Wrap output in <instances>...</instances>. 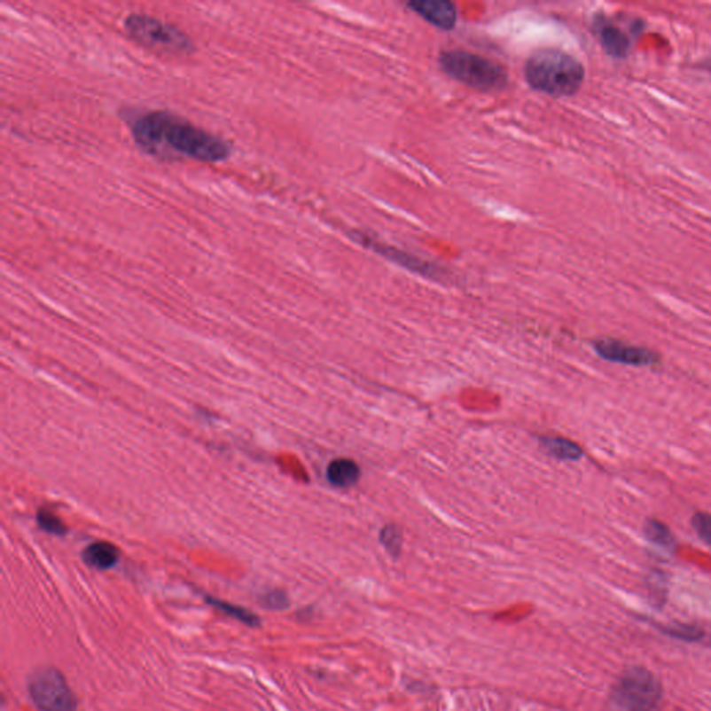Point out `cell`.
Masks as SVG:
<instances>
[{"label":"cell","instance_id":"obj_1","mask_svg":"<svg viewBox=\"0 0 711 711\" xmlns=\"http://www.w3.org/2000/svg\"><path fill=\"white\" fill-rule=\"evenodd\" d=\"M132 137L146 153L159 158L178 156L217 163L231 154L224 139L167 112L142 114L132 122Z\"/></svg>","mask_w":711,"mask_h":711},{"label":"cell","instance_id":"obj_2","mask_svg":"<svg viewBox=\"0 0 711 711\" xmlns=\"http://www.w3.org/2000/svg\"><path fill=\"white\" fill-rule=\"evenodd\" d=\"M524 75L529 87L549 97H571L582 87L585 68L567 51L545 48L538 49L527 59Z\"/></svg>","mask_w":711,"mask_h":711},{"label":"cell","instance_id":"obj_3","mask_svg":"<svg viewBox=\"0 0 711 711\" xmlns=\"http://www.w3.org/2000/svg\"><path fill=\"white\" fill-rule=\"evenodd\" d=\"M439 66L449 77L482 92L502 90L506 88L509 81L504 66L484 56L460 49L442 51L439 56Z\"/></svg>","mask_w":711,"mask_h":711},{"label":"cell","instance_id":"obj_4","mask_svg":"<svg viewBox=\"0 0 711 711\" xmlns=\"http://www.w3.org/2000/svg\"><path fill=\"white\" fill-rule=\"evenodd\" d=\"M124 29L132 41L164 55L186 56L195 51L192 39L178 27L149 14H129L124 20Z\"/></svg>","mask_w":711,"mask_h":711},{"label":"cell","instance_id":"obj_5","mask_svg":"<svg viewBox=\"0 0 711 711\" xmlns=\"http://www.w3.org/2000/svg\"><path fill=\"white\" fill-rule=\"evenodd\" d=\"M661 686L649 671L634 668L625 673L613 689L612 711H656Z\"/></svg>","mask_w":711,"mask_h":711},{"label":"cell","instance_id":"obj_6","mask_svg":"<svg viewBox=\"0 0 711 711\" xmlns=\"http://www.w3.org/2000/svg\"><path fill=\"white\" fill-rule=\"evenodd\" d=\"M28 691L36 707L42 711H75L77 700L55 668H41L29 678Z\"/></svg>","mask_w":711,"mask_h":711},{"label":"cell","instance_id":"obj_7","mask_svg":"<svg viewBox=\"0 0 711 711\" xmlns=\"http://www.w3.org/2000/svg\"><path fill=\"white\" fill-rule=\"evenodd\" d=\"M595 350L600 357L613 363L629 365H654L660 357L646 348L634 347L615 340H602L595 343Z\"/></svg>","mask_w":711,"mask_h":711},{"label":"cell","instance_id":"obj_8","mask_svg":"<svg viewBox=\"0 0 711 711\" xmlns=\"http://www.w3.org/2000/svg\"><path fill=\"white\" fill-rule=\"evenodd\" d=\"M352 237L357 242L364 245L365 247L374 250L377 254H382L387 259L391 260L394 263L403 266L404 269L410 270L413 273L420 274V276L428 277V278H438L441 277L438 267L433 264L426 263L424 260L417 259L411 254H404L401 250L395 249V247L387 246V245L375 242L371 238L365 237L363 232H353Z\"/></svg>","mask_w":711,"mask_h":711},{"label":"cell","instance_id":"obj_9","mask_svg":"<svg viewBox=\"0 0 711 711\" xmlns=\"http://www.w3.org/2000/svg\"><path fill=\"white\" fill-rule=\"evenodd\" d=\"M407 6L431 26L443 31H450L457 23V10L455 4L446 0H414L407 4Z\"/></svg>","mask_w":711,"mask_h":711},{"label":"cell","instance_id":"obj_10","mask_svg":"<svg viewBox=\"0 0 711 711\" xmlns=\"http://www.w3.org/2000/svg\"><path fill=\"white\" fill-rule=\"evenodd\" d=\"M593 31L599 39L600 45L613 58H625L629 53L631 48V36L610 20L598 17L593 21Z\"/></svg>","mask_w":711,"mask_h":711},{"label":"cell","instance_id":"obj_11","mask_svg":"<svg viewBox=\"0 0 711 711\" xmlns=\"http://www.w3.org/2000/svg\"><path fill=\"white\" fill-rule=\"evenodd\" d=\"M327 478L333 487H353L360 480V467L350 458H335L328 465Z\"/></svg>","mask_w":711,"mask_h":711},{"label":"cell","instance_id":"obj_12","mask_svg":"<svg viewBox=\"0 0 711 711\" xmlns=\"http://www.w3.org/2000/svg\"><path fill=\"white\" fill-rule=\"evenodd\" d=\"M82 558L90 567L107 570L119 561L120 551L109 542H95L83 551Z\"/></svg>","mask_w":711,"mask_h":711},{"label":"cell","instance_id":"obj_13","mask_svg":"<svg viewBox=\"0 0 711 711\" xmlns=\"http://www.w3.org/2000/svg\"><path fill=\"white\" fill-rule=\"evenodd\" d=\"M541 443L549 455L559 460H578L582 456L580 446L566 438L546 436V438L541 439Z\"/></svg>","mask_w":711,"mask_h":711},{"label":"cell","instance_id":"obj_14","mask_svg":"<svg viewBox=\"0 0 711 711\" xmlns=\"http://www.w3.org/2000/svg\"><path fill=\"white\" fill-rule=\"evenodd\" d=\"M207 602L210 605L215 606V609L222 610L224 614L230 615L232 619L238 620V621L244 622L246 625H259V617L254 615V613H250L249 610L242 609V607H238V606L230 605V603L223 602V600L215 599V598H207Z\"/></svg>","mask_w":711,"mask_h":711},{"label":"cell","instance_id":"obj_15","mask_svg":"<svg viewBox=\"0 0 711 711\" xmlns=\"http://www.w3.org/2000/svg\"><path fill=\"white\" fill-rule=\"evenodd\" d=\"M645 534L656 545L666 546V548L674 545V536L670 529H668V527L664 526L663 522L657 521V520H649L646 522Z\"/></svg>","mask_w":711,"mask_h":711},{"label":"cell","instance_id":"obj_16","mask_svg":"<svg viewBox=\"0 0 711 711\" xmlns=\"http://www.w3.org/2000/svg\"><path fill=\"white\" fill-rule=\"evenodd\" d=\"M381 543L392 556L401 553L402 543H403L401 528L395 524L384 527L381 531Z\"/></svg>","mask_w":711,"mask_h":711},{"label":"cell","instance_id":"obj_17","mask_svg":"<svg viewBox=\"0 0 711 711\" xmlns=\"http://www.w3.org/2000/svg\"><path fill=\"white\" fill-rule=\"evenodd\" d=\"M36 520H38V524L42 529H45L46 532L53 534V535H65L66 531H67L63 521L55 513H51V510H39Z\"/></svg>","mask_w":711,"mask_h":711},{"label":"cell","instance_id":"obj_18","mask_svg":"<svg viewBox=\"0 0 711 711\" xmlns=\"http://www.w3.org/2000/svg\"><path fill=\"white\" fill-rule=\"evenodd\" d=\"M692 526L698 534L706 543L711 545V514L700 512L692 517Z\"/></svg>","mask_w":711,"mask_h":711},{"label":"cell","instance_id":"obj_19","mask_svg":"<svg viewBox=\"0 0 711 711\" xmlns=\"http://www.w3.org/2000/svg\"><path fill=\"white\" fill-rule=\"evenodd\" d=\"M267 605L270 607H274V609H282V607H285L286 606V598L285 595L282 592H273L269 593L266 596Z\"/></svg>","mask_w":711,"mask_h":711}]
</instances>
